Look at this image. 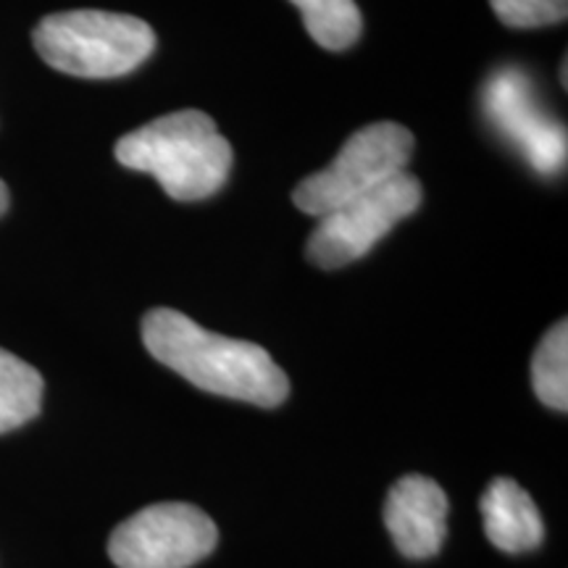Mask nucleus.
I'll return each mask as SVG.
<instances>
[{
    "label": "nucleus",
    "instance_id": "1",
    "mask_svg": "<svg viewBox=\"0 0 568 568\" xmlns=\"http://www.w3.org/2000/svg\"><path fill=\"white\" fill-rule=\"evenodd\" d=\"M142 343L163 366L211 395L276 408L287 400L290 379L264 347L213 335L174 308H153L142 318Z\"/></svg>",
    "mask_w": 568,
    "mask_h": 568
},
{
    "label": "nucleus",
    "instance_id": "2",
    "mask_svg": "<svg viewBox=\"0 0 568 568\" xmlns=\"http://www.w3.org/2000/svg\"><path fill=\"white\" fill-rule=\"evenodd\" d=\"M116 161L153 174L163 193L193 203L216 195L232 169V145L203 111H174L124 134L113 148Z\"/></svg>",
    "mask_w": 568,
    "mask_h": 568
},
{
    "label": "nucleus",
    "instance_id": "3",
    "mask_svg": "<svg viewBox=\"0 0 568 568\" xmlns=\"http://www.w3.org/2000/svg\"><path fill=\"white\" fill-rule=\"evenodd\" d=\"M40 59L80 80H113L151 59L155 32L148 21L113 11H61L34 27Z\"/></svg>",
    "mask_w": 568,
    "mask_h": 568
},
{
    "label": "nucleus",
    "instance_id": "4",
    "mask_svg": "<svg viewBox=\"0 0 568 568\" xmlns=\"http://www.w3.org/2000/svg\"><path fill=\"white\" fill-rule=\"evenodd\" d=\"M410 155L414 134L406 126L395 122L368 124L345 140L343 151L329 166L297 184L293 201L303 213L322 219L408 172Z\"/></svg>",
    "mask_w": 568,
    "mask_h": 568
},
{
    "label": "nucleus",
    "instance_id": "5",
    "mask_svg": "<svg viewBox=\"0 0 568 568\" xmlns=\"http://www.w3.org/2000/svg\"><path fill=\"white\" fill-rule=\"evenodd\" d=\"M219 531L190 503H153L113 529L109 556L119 568H190L216 550Z\"/></svg>",
    "mask_w": 568,
    "mask_h": 568
},
{
    "label": "nucleus",
    "instance_id": "6",
    "mask_svg": "<svg viewBox=\"0 0 568 568\" xmlns=\"http://www.w3.org/2000/svg\"><path fill=\"white\" fill-rule=\"evenodd\" d=\"M422 182L414 174H397L382 187L322 216V222L311 232L305 255L318 268L353 264L393 232L397 222L410 216L422 205Z\"/></svg>",
    "mask_w": 568,
    "mask_h": 568
},
{
    "label": "nucleus",
    "instance_id": "7",
    "mask_svg": "<svg viewBox=\"0 0 568 568\" xmlns=\"http://www.w3.org/2000/svg\"><path fill=\"white\" fill-rule=\"evenodd\" d=\"M487 122L510 142L539 174H558L566 166V124L545 109L537 84L521 67H503L481 88Z\"/></svg>",
    "mask_w": 568,
    "mask_h": 568
},
{
    "label": "nucleus",
    "instance_id": "8",
    "mask_svg": "<svg viewBox=\"0 0 568 568\" xmlns=\"http://www.w3.org/2000/svg\"><path fill=\"white\" fill-rule=\"evenodd\" d=\"M385 527L406 558L426 560L437 556L447 537L445 489L422 474L397 479L387 493Z\"/></svg>",
    "mask_w": 568,
    "mask_h": 568
},
{
    "label": "nucleus",
    "instance_id": "9",
    "mask_svg": "<svg viewBox=\"0 0 568 568\" xmlns=\"http://www.w3.org/2000/svg\"><path fill=\"white\" fill-rule=\"evenodd\" d=\"M479 508L485 518V535L497 550L516 556L539 548L545 537L542 516L518 481L506 477L489 481Z\"/></svg>",
    "mask_w": 568,
    "mask_h": 568
},
{
    "label": "nucleus",
    "instance_id": "10",
    "mask_svg": "<svg viewBox=\"0 0 568 568\" xmlns=\"http://www.w3.org/2000/svg\"><path fill=\"white\" fill-rule=\"evenodd\" d=\"M42 389L45 385L38 368L0 347V435L40 414Z\"/></svg>",
    "mask_w": 568,
    "mask_h": 568
},
{
    "label": "nucleus",
    "instance_id": "11",
    "mask_svg": "<svg viewBox=\"0 0 568 568\" xmlns=\"http://www.w3.org/2000/svg\"><path fill=\"white\" fill-rule=\"evenodd\" d=\"M301 11L305 30L326 51H347L364 32L355 0H290Z\"/></svg>",
    "mask_w": 568,
    "mask_h": 568
},
{
    "label": "nucleus",
    "instance_id": "12",
    "mask_svg": "<svg viewBox=\"0 0 568 568\" xmlns=\"http://www.w3.org/2000/svg\"><path fill=\"white\" fill-rule=\"evenodd\" d=\"M531 387L539 400L552 410L568 408V324L566 318L552 326L531 358Z\"/></svg>",
    "mask_w": 568,
    "mask_h": 568
},
{
    "label": "nucleus",
    "instance_id": "13",
    "mask_svg": "<svg viewBox=\"0 0 568 568\" xmlns=\"http://www.w3.org/2000/svg\"><path fill=\"white\" fill-rule=\"evenodd\" d=\"M495 17L514 30H535L566 21L568 0H489Z\"/></svg>",
    "mask_w": 568,
    "mask_h": 568
},
{
    "label": "nucleus",
    "instance_id": "14",
    "mask_svg": "<svg viewBox=\"0 0 568 568\" xmlns=\"http://www.w3.org/2000/svg\"><path fill=\"white\" fill-rule=\"evenodd\" d=\"M6 209H9V187H6V182L0 180V216H3Z\"/></svg>",
    "mask_w": 568,
    "mask_h": 568
}]
</instances>
